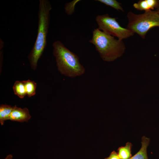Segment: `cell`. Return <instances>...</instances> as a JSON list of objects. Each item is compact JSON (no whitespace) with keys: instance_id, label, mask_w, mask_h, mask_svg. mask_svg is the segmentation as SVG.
<instances>
[{"instance_id":"7a4b0ae2","label":"cell","mask_w":159,"mask_h":159,"mask_svg":"<svg viewBox=\"0 0 159 159\" xmlns=\"http://www.w3.org/2000/svg\"><path fill=\"white\" fill-rule=\"evenodd\" d=\"M52 46L53 54L55 58L58 70L62 74L74 78L84 74L85 69L77 55L60 41L54 42Z\"/></svg>"},{"instance_id":"8fae6325","label":"cell","mask_w":159,"mask_h":159,"mask_svg":"<svg viewBox=\"0 0 159 159\" xmlns=\"http://www.w3.org/2000/svg\"><path fill=\"white\" fill-rule=\"evenodd\" d=\"M13 89L14 94L21 99L24 98L26 95L24 81H16L13 86Z\"/></svg>"},{"instance_id":"ba28073f","label":"cell","mask_w":159,"mask_h":159,"mask_svg":"<svg viewBox=\"0 0 159 159\" xmlns=\"http://www.w3.org/2000/svg\"><path fill=\"white\" fill-rule=\"evenodd\" d=\"M150 141V138L143 136L141 138V147L139 150L129 159H148L147 149Z\"/></svg>"},{"instance_id":"3957f363","label":"cell","mask_w":159,"mask_h":159,"mask_svg":"<svg viewBox=\"0 0 159 159\" xmlns=\"http://www.w3.org/2000/svg\"><path fill=\"white\" fill-rule=\"evenodd\" d=\"M89 42L95 46L102 60L107 62L114 61L120 57L126 49L122 40L116 39L98 28L93 30L92 38Z\"/></svg>"},{"instance_id":"52a82bcc","label":"cell","mask_w":159,"mask_h":159,"mask_svg":"<svg viewBox=\"0 0 159 159\" xmlns=\"http://www.w3.org/2000/svg\"><path fill=\"white\" fill-rule=\"evenodd\" d=\"M133 6L140 11L153 10L159 8V0H140L134 3Z\"/></svg>"},{"instance_id":"277c9868","label":"cell","mask_w":159,"mask_h":159,"mask_svg":"<svg viewBox=\"0 0 159 159\" xmlns=\"http://www.w3.org/2000/svg\"><path fill=\"white\" fill-rule=\"evenodd\" d=\"M127 16L128 20L127 28L137 33L143 39L151 29L159 27V14L156 10L146 11L138 14L129 11Z\"/></svg>"},{"instance_id":"8992f818","label":"cell","mask_w":159,"mask_h":159,"mask_svg":"<svg viewBox=\"0 0 159 159\" xmlns=\"http://www.w3.org/2000/svg\"><path fill=\"white\" fill-rule=\"evenodd\" d=\"M31 118L27 108L24 107L22 109L15 105L10 114L9 120L21 122H27Z\"/></svg>"},{"instance_id":"30bf717a","label":"cell","mask_w":159,"mask_h":159,"mask_svg":"<svg viewBox=\"0 0 159 159\" xmlns=\"http://www.w3.org/2000/svg\"><path fill=\"white\" fill-rule=\"evenodd\" d=\"M132 146V144L127 142L125 146L118 148L117 154L120 159H129L132 157L131 150Z\"/></svg>"},{"instance_id":"9a60e30c","label":"cell","mask_w":159,"mask_h":159,"mask_svg":"<svg viewBox=\"0 0 159 159\" xmlns=\"http://www.w3.org/2000/svg\"><path fill=\"white\" fill-rule=\"evenodd\" d=\"M104 159H120L117 153L115 151L112 152L109 156Z\"/></svg>"},{"instance_id":"5b68a950","label":"cell","mask_w":159,"mask_h":159,"mask_svg":"<svg viewBox=\"0 0 159 159\" xmlns=\"http://www.w3.org/2000/svg\"><path fill=\"white\" fill-rule=\"evenodd\" d=\"M117 18L110 17L107 14L98 15L95 20L98 28L103 32L122 40L133 36L134 33L127 28H123L117 21Z\"/></svg>"},{"instance_id":"e0dca14e","label":"cell","mask_w":159,"mask_h":159,"mask_svg":"<svg viewBox=\"0 0 159 159\" xmlns=\"http://www.w3.org/2000/svg\"><path fill=\"white\" fill-rule=\"evenodd\" d=\"M156 11L159 14V8L156 9Z\"/></svg>"},{"instance_id":"5bb4252c","label":"cell","mask_w":159,"mask_h":159,"mask_svg":"<svg viewBox=\"0 0 159 159\" xmlns=\"http://www.w3.org/2000/svg\"><path fill=\"white\" fill-rule=\"evenodd\" d=\"M80 0H74L65 4L64 9L65 13L68 15H72L74 11V7L76 4Z\"/></svg>"},{"instance_id":"4fadbf2b","label":"cell","mask_w":159,"mask_h":159,"mask_svg":"<svg viewBox=\"0 0 159 159\" xmlns=\"http://www.w3.org/2000/svg\"><path fill=\"white\" fill-rule=\"evenodd\" d=\"M96 1L110 6L118 11L120 10L124 11L121 4L116 0H97Z\"/></svg>"},{"instance_id":"6da1fadb","label":"cell","mask_w":159,"mask_h":159,"mask_svg":"<svg viewBox=\"0 0 159 159\" xmlns=\"http://www.w3.org/2000/svg\"><path fill=\"white\" fill-rule=\"evenodd\" d=\"M52 9L48 0H39L38 11V26L37 38L28 58L31 68L35 70L38 62L46 46L49 28L50 12Z\"/></svg>"},{"instance_id":"2e32d148","label":"cell","mask_w":159,"mask_h":159,"mask_svg":"<svg viewBox=\"0 0 159 159\" xmlns=\"http://www.w3.org/2000/svg\"><path fill=\"white\" fill-rule=\"evenodd\" d=\"M13 156L11 154L7 155L4 159H12Z\"/></svg>"},{"instance_id":"7c38bea8","label":"cell","mask_w":159,"mask_h":159,"mask_svg":"<svg viewBox=\"0 0 159 159\" xmlns=\"http://www.w3.org/2000/svg\"><path fill=\"white\" fill-rule=\"evenodd\" d=\"M25 85L26 95L30 97L36 94L37 84L34 81L28 80L24 81Z\"/></svg>"},{"instance_id":"9c48e42d","label":"cell","mask_w":159,"mask_h":159,"mask_svg":"<svg viewBox=\"0 0 159 159\" xmlns=\"http://www.w3.org/2000/svg\"><path fill=\"white\" fill-rule=\"evenodd\" d=\"M14 107L6 105H1L0 106V123L4 125L5 121L9 120L10 115Z\"/></svg>"}]
</instances>
